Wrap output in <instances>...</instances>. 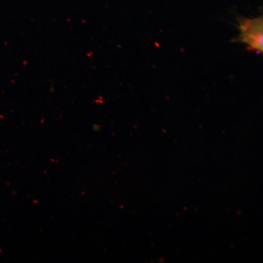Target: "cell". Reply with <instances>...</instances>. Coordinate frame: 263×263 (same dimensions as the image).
I'll return each instance as SVG.
<instances>
[{"label":"cell","mask_w":263,"mask_h":263,"mask_svg":"<svg viewBox=\"0 0 263 263\" xmlns=\"http://www.w3.org/2000/svg\"><path fill=\"white\" fill-rule=\"evenodd\" d=\"M238 34L235 41L247 49L263 54V15L238 20Z\"/></svg>","instance_id":"1"}]
</instances>
